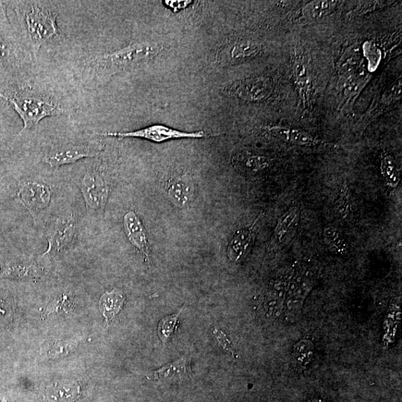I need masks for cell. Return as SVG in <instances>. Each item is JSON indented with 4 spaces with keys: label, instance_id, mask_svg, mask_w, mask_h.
Listing matches in <instances>:
<instances>
[{
    "label": "cell",
    "instance_id": "cell-28",
    "mask_svg": "<svg viewBox=\"0 0 402 402\" xmlns=\"http://www.w3.org/2000/svg\"><path fill=\"white\" fill-rule=\"evenodd\" d=\"M182 309L175 315L166 316L158 325V335L162 342L166 345L168 341L173 336L177 330L180 315Z\"/></svg>",
    "mask_w": 402,
    "mask_h": 402
},
{
    "label": "cell",
    "instance_id": "cell-29",
    "mask_svg": "<svg viewBox=\"0 0 402 402\" xmlns=\"http://www.w3.org/2000/svg\"><path fill=\"white\" fill-rule=\"evenodd\" d=\"M77 344L76 342H54L48 344L43 351V357L46 359H53L67 356L71 351L74 350Z\"/></svg>",
    "mask_w": 402,
    "mask_h": 402
},
{
    "label": "cell",
    "instance_id": "cell-5",
    "mask_svg": "<svg viewBox=\"0 0 402 402\" xmlns=\"http://www.w3.org/2000/svg\"><path fill=\"white\" fill-rule=\"evenodd\" d=\"M111 177L99 166L89 167L80 180V190L89 215L98 216L105 210L112 192Z\"/></svg>",
    "mask_w": 402,
    "mask_h": 402
},
{
    "label": "cell",
    "instance_id": "cell-31",
    "mask_svg": "<svg viewBox=\"0 0 402 402\" xmlns=\"http://www.w3.org/2000/svg\"><path fill=\"white\" fill-rule=\"evenodd\" d=\"M13 316L10 304L0 299V326H6L9 324Z\"/></svg>",
    "mask_w": 402,
    "mask_h": 402
},
{
    "label": "cell",
    "instance_id": "cell-20",
    "mask_svg": "<svg viewBox=\"0 0 402 402\" xmlns=\"http://www.w3.org/2000/svg\"><path fill=\"white\" fill-rule=\"evenodd\" d=\"M126 300L124 292L118 288L105 292L100 300V309L107 323L115 319L123 308Z\"/></svg>",
    "mask_w": 402,
    "mask_h": 402
},
{
    "label": "cell",
    "instance_id": "cell-24",
    "mask_svg": "<svg viewBox=\"0 0 402 402\" xmlns=\"http://www.w3.org/2000/svg\"><path fill=\"white\" fill-rule=\"evenodd\" d=\"M314 281L310 278H298V283L290 291L287 300V308L290 311L300 310L304 299L310 293Z\"/></svg>",
    "mask_w": 402,
    "mask_h": 402
},
{
    "label": "cell",
    "instance_id": "cell-8",
    "mask_svg": "<svg viewBox=\"0 0 402 402\" xmlns=\"http://www.w3.org/2000/svg\"><path fill=\"white\" fill-rule=\"evenodd\" d=\"M78 231L76 215L66 213L58 217L47 233L48 248L41 258H57L66 252L74 241Z\"/></svg>",
    "mask_w": 402,
    "mask_h": 402
},
{
    "label": "cell",
    "instance_id": "cell-23",
    "mask_svg": "<svg viewBox=\"0 0 402 402\" xmlns=\"http://www.w3.org/2000/svg\"><path fill=\"white\" fill-rule=\"evenodd\" d=\"M323 241L325 245L332 252L345 255L349 252V243L341 231L334 225H328L323 229Z\"/></svg>",
    "mask_w": 402,
    "mask_h": 402
},
{
    "label": "cell",
    "instance_id": "cell-30",
    "mask_svg": "<svg viewBox=\"0 0 402 402\" xmlns=\"http://www.w3.org/2000/svg\"><path fill=\"white\" fill-rule=\"evenodd\" d=\"M71 303L69 295L64 294L55 299L46 309L44 316L60 311H67Z\"/></svg>",
    "mask_w": 402,
    "mask_h": 402
},
{
    "label": "cell",
    "instance_id": "cell-9",
    "mask_svg": "<svg viewBox=\"0 0 402 402\" xmlns=\"http://www.w3.org/2000/svg\"><path fill=\"white\" fill-rule=\"evenodd\" d=\"M97 135L118 138H138L162 143L173 140L202 139L214 137L213 134L203 131H181L163 125H152L137 130L127 132H104L95 133Z\"/></svg>",
    "mask_w": 402,
    "mask_h": 402
},
{
    "label": "cell",
    "instance_id": "cell-13",
    "mask_svg": "<svg viewBox=\"0 0 402 402\" xmlns=\"http://www.w3.org/2000/svg\"><path fill=\"white\" fill-rule=\"evenodd\" d=\"M125 234L131 246L147 262H151V247L147 230L139 215L134 210H128L123 217Z\"/></svg>",
    "mask_w": 402,
    "mask_h": 402
},
{
    "label": "cell",
    "instance_id": "cell-2",
    "mask_svg": "<svg viewBox=\"0 0 402 402\" xmlns=\"http://www.w3.org/2000/svg\"><path fill=\"white\" fill-rule=\"evenodd\" d=\"M161 48L149 43H132L116 51L93 56L84 64L82 76L91 86L105 82L107 79L129 69L149 62Z\"/></svg>",
    "mask_w": 402,
    "mask_h": 402
},
{
    "label": "cell",
    "instance_id": "cell-12",
    "mask_svg": "<svg viewBox=\"0 0 402 402\" xmlns=\"http://www.w3.org/2000/svg\"><path fill=\"white\" fill-rule=\"evenodd\" d=\"M262 51V46L257 41L249 39L229 41L218 48L216 63L220 67L233 65L257 56Z\"/></svg>",
    "mask_w": 402,
    "mask_h": 402
},
{
    "label": "cell",
    "instance_id": "cell-7",
    "mask_svg": "<svg viewBox=\"0 0 402 402\" xmlns=\"http://www.w3.org/2000/svg\"><path fill=\"white\" fill-rule=\"evenodd\" d=\"M53 194L51 186L43 181L26 179L20 182L18 198L29 212L34 225L40 222L46 212L50 208Z\"/></svg>",
    "mask_w": 402,
    "mask_h": 402
},
{
    "label": "cell",
    "instance_id": "cell-10",
    "mask_svg": "<svg viewBox=\"0 0 402 402\" xmlns=\"http://www.w3.org/2000/svg\"><path fill=\"white\" fill-rule=\"evenodd\" d=\"M94 142H62L53 146L45 154L43 161L51 168L75 163L85 158L94 157L99 153Z\"/></svg>",
    "mask_w": 402,
    "mask_h": 402
},
{
    "label": "cell",
    "instance_id": "cell-4",
    "mask_svg": "<svg viewBox=\"0 0 402 402\" xmlns=\"http://www.w3.org/2000/svg\"><path fill=\"white\" fill-rule=\"evenodd\" d=\"M27 52L12 27L5 2L0 1V88L22 83Z\"/></svg>",
    "mask_w": 402,
    "mask_h": 402
},
{
    "label": "cell",
    "instance_id": "cell-34",
    "mask_svg": "<svg viewBox=\"0 0 402 402\" xmlns=\"http://www.w3.org/2000/svg\"><path fill=\"white\" fill-rule=\"evenodd\" d=\"M4 402H10V401H4Z\"/></svg>",
    "mask_w": 402,
    "mask_h": 402
},
{
    "label": "cell",
    "instance_id": "cell-21",
    "mask_svg": "<svg viewBox=\"0 0 402 402\" xmlns=\"http://www.w3.org/2000/svg\"><path fill=\"white\" fill-rule=\"evenodd\" d=\"M315 354L314 346L309 340L304 339L295 346L292 352V362L299 372L306 371L311 366Z\"/></svg>",
    "mask_w": 402,
    "mask_h": 402
},
{
    "label": "cell",
    "instance_id": "cell-14",
    "mask_svg": "<svg viewBox=\"0 0 402 402\" xmlns=\"http://www.w3.org/2000/svg\"><path fill=\"white\" fill-rule=\"evenodd\" d=\"M262 217L263 215H260L251 225L239 229L231 238L227 248L231 262L238 263L247 257L257 238Z\"/></svg>",
    "mask_w": 402,
    "mask_h": 402
},
{
    "label": "cell",
    "instance_id": "cell-33",
    "mask_svg": "<svg viewBox=\"0 0 402 402\" xmlns=\"http://www.w3.org/2000/svg\"><path fill=\"white\" fill-rule=\"evenodd\" d=\"M164 4L170 10L177 12L189 8L192 5V1H190V0L189 1V0H181V1H179V0L177 1V0H166Z\"/></svg>",
    "mask_w": 402,
    "mask_h": 402
},
{
    "label": "cell",
    "instance_id": "cell-16",
    "mask_svg": "<svg viewBox=\"0 0 402 402\" xmlns=\"http://www.w3.org/2000/svg\"><path fill=\"white\" fill-rule=\"evenodd\" d=\"M266 133L274 139L300 146H316L328 143L316 138L311 134L294 128L282 126H268Z\"/></svg>",
    "mask_w": 402,
    "mask_h": 402
},
{
    "label": "cell",
    "instance_id": "cell-19",
    "mask_svg": "<svg viewBox=\"0 0 402 402\" xmlns=\"http://www.w3.org/2000/svg\"><path fill=\"white\" fill-rule=\"evenodd\" d=\"M192 375L191 359L189 357L182 358L160 370L145 375L148 380L158 382L177 379L182 381L189 379Z\"/></svg>",
    "mask_w": 402,
    "mask_h": 402
},
{
    "label": "cell",
    "instance_id": "cell-32",
    "mask_svg": "<svg viewBox=\"0 0 402 402\" xmlns=\"http://www.w3.org/2000/svg\"><path fill=\"white\" fill-rule=\"evenodd\" d=\"M213 333L214 335L217 338L218 343L221 344L223 349L229 353V354L233 355L235 356L234 351L231 346L230 341L227 337L226 335L220 330H217L216 328H213Z\"/></svg>",
    "mask_w": 402,
    "mask_h": 402
},
{
    "label": "cell",
    "instance_id": "cell-3",
    "mask_svg": "<svg viewBox=\"0 0 402 402\" xmlns=\"http://www.w3.org/2000/svg\"><path fill=\"white\" fill-rule=\"evenodd\" d=\"M0 99L13 108L22 119L23 128L19 135L36 128L45 118L64 114L62 107L52 95L22 82L0 88Z\"/></svg>",
    "mask_w": 402,
    "mask_h": 402
},
{
    "label": "cell",
    "instance_id": "cell-17",
    "mask_svg": "<svg viewBox=\"0 0 402 402\" xmlns=\"http://www.w3.org/2000/svg\"><path fill=\"white\" fill-rule=\"evenodd\" d=\"M301 215L300 206L294 205L279 218L274 231V241L279 246H286L297 233Z\"/></svg>",
    "mask_w": 402,
    "mask_h": 402
},
{
    "label": "cell",
    "instance_id": "cell-26",
    "mask_svg": "<svg viewBox=\"0 0 402 402\" xmlns=\"http://www.w3.org/2000/svg\"><path fill=\"white\" fill-rule=\"evenodd\" d=\"M334 206L338 217L344 221L351 220L353 216V205L350 187L347 180H344L340 187Z\"/></svg>",
    "mask_w": 402,
    "mask_h": 402
},
{
    "label": "cell",
    "instance_id": "cell-1",
    "mask_svg": "<svg viewBox=\"0 0 402 402\" xmlns=\"http://www.w3.org/2000/svg\"><path fill=\"white\" fill-rule=\"evenodd\" d=\"M13 9L19 28L15 29L24 48L36 55L41 48L59 34L58 13L48 2L11 1L5 2ZM27 50V48H26Z\"/></svg>",
    "mask_w": 402,
    "mask_h": 402
},
{
    "label": "cell",
    "instance_id": "cell-22",
    "mask_svg": "<svg viewBox=\"0 0 402 402\" xmlns=\"http://www.w3.org/2000/svg\"><path fill=\"white\" fill-rule=\"evenodd\" d=\"M42 271L34 264H8L0 266V277L14 279H34Z\"/></svg>",
    "mask_w": 402,
    "mask_h": 402
},
{
    "label": "cell",
    "instance_id": "cell-18",
    "mask_svg": "<svg viewBox=\"0 0 402 402\" xmlns=\"http://www.w3.org/2000/svg\"><path fill=\"white\" fill-rule=\"evenodd\" d=\"M234 167L242 175H255L269 168L271 158L249 152H239L232 158Z\"/></svg>",
    "mask_w": 402,
    "mask_h": 402
},
{
    "label": "cell",
    "instance_id": "cell-15",
    "mask_svg": "<svg viewBox=\"0 0 402 402\" xmlns=\"http://www.w3.org/2000/svg\"><path fill=\"white\" fill-rule=\"evenodd\" d=\"M294 77L304 107H311L314 100L313 80L308 60L304 55H298L295 58Z\"/></svg>",
    "mask_w": 402,
    "mask_h": 402
},
{
    "label": "cell",
    "instance_id": "cell-6",
    "mask_svg": "<svg viewBox=\"0 0 402 402\" xmlns=\"http://www.w3.org/2000/svg\"><path fill=\"white\" fill-rule=\"evenodd\" d=\"M163 187L168 199L181 210L189 209L196 199L198 182L189 170L175 168L164 175Z\"/></svg>",
    "mask_w": 402,
    "mask_h": 402
},
{
    "label": "cell",
    "instance_id": "cell-25",
    "mask_svg": "<svg viewBox=\"0 0 402 402\" xmlns=\"http://www.w3.org/2000/svg\"><path fill=\"white\" fill-rule=\"evenodd\" d=\"M381 172L389 188L394 189L398 187L401 181L398 166L395 157L388 152H384L382 154Z\"/></svg>",
    "mask_w": 402,
    "mask_h": 402
},
{
    "label": "cell",
    "instance_id": "cell-11",
    "mask_svg": "<svg viewBox=\"0 0 402 402\" xmlns=\"http://www.w3.org/2000/svg\"><path fill=\"white\" fill-rule=\"evenodd\" d=\"M224 91L243 101L257 102L270 98L274 91L272 79L265 76H255L230 83Z\"/></svg>",
    "mask_w": 402,
    "mask_h": 402
},
{
    "label": "cell",
    "instance_id": "cell-27",
    "mask_svg": "<svg viewBox=\"0 0 402 402\" xmlns=\"http://www.w3.org/2000/svg\"><path fill=\"white\" fill-rule=\"evenodd\" d=\"M337 6L335 1H313L302 9V15L309 20H316L330 14Z\"/></svg>",
    "mask_w": 402,
    "mask_h": 402
}]
</instances>
